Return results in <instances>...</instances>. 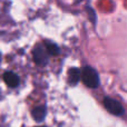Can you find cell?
<instances>
[{"instance_id": "cell-1", "label": "cell", "mask_w": 127, "mask_h": 127, "mask_svg": "<svg viewBox=\"0 0 127 127\" xmlns=\"http://www.w3.org/2000/svg\"><path fill=\"white\" fill-rule=\"evenodd\" d=\"M81 80L87 87L89 88H97L99 86V77L97 71L94 68L86 66L81 70Z\"/></svg>"}, {"instance_id": "cell-5", "label": "cell", "mask_w": 127, "mask_h": 127, "mask_svg": "<svg viewBox=\"0 0 127 127\" xmlns=\"http://www.w3.org/2000/svg\"><path fill=\"white\" fill-rule=\"evenodd\" d=\"M81 77V71H79L78 68H71L68 71V80L70 85H76Z\"/></svg>"}, {"instance_id": "cell-2", "label": "cell", "mask_w": 127, "mask_h": 127, "mask_svg": "<svg viewBox=\"0 0 127 127\" xmlns=\"http://www.w3.org/2000/svg\"><path fill=\"white\" fill-rule=\"evenodd\" d=\"M104 106L105 108L113 115H116V116H122V115L125 113V109L122 106V104L119 101H117L116 99L109 98V97H106L104 98Z\"/></svg>"}, {"instance_id": "cell-4", "label": "cell", "mask_w": 127, "mask_h": 127, "mask_svg": "<svg viewBox=\"0 0 127 127\" xmlns=\"http://www.w3.org/2000/svg\"><path fill=\"white\" fill-rule=\"evenodd\" d=\"M3 80L9 87H17L19 85V78H18V76L11 71H8L3 75Z\"/></svg>"}, {"instance_id": "cell-8", "label": "cell", "mask_w": 127, "mask_h": 127, "mask_svg": "<svg viewBox=\"0 0 127 127\" xmlns=\"http://www.w3.org/2000/svg\"><path fill=\"white\" fill-rule=\"evenodd\" d=\"M40 127H42V126H40Z\"/></svg>"}, {"instance_id": "cell-6", "label": "cell", "mask_w": 127, "mask_h": 127, "mask_svg": "<svg viewBox=\"0 0 127 127\" xmlns=\"http://www.w3.org/2000/svg\"><path fill=\"white\" fill-rule=\"evenodd\" d=\"M31 115H32L33 119L36 122H42L46 115V108L40 106V107H36L31 110Z\"/></svg>"}, {"instance_id": "cell-3", "label": "cell", "mask_w": 127, "mask_h": 127, "mask_svg": "<svg viewBox=\"0 0 127 127\" xmlns=\"http://www.w3.org/2000/svg\"><path fill=\"white\" fill-rule=\"evenodd\" d=\"M33 60L37 65L44 66L48 62V56L46 54V50H44L42 47H37L33 49Z\"/></svg>"}, {"instance_id": "cell-7", "label": "cell", "mask_w": 127, "mask_h": 127, "mask_svg": "<svg viewBox=\"0 0 127 127\" xmlns=\"http://www.w3.org/2000/svg\"><path fill=\"white\" fill-rule=\"evenodd\" d=\"M46 50H47V53L50 54V55H58V53H59V48H58L55 44L48 42V41L46 42Z\"/></svg>"}]
</instances>
